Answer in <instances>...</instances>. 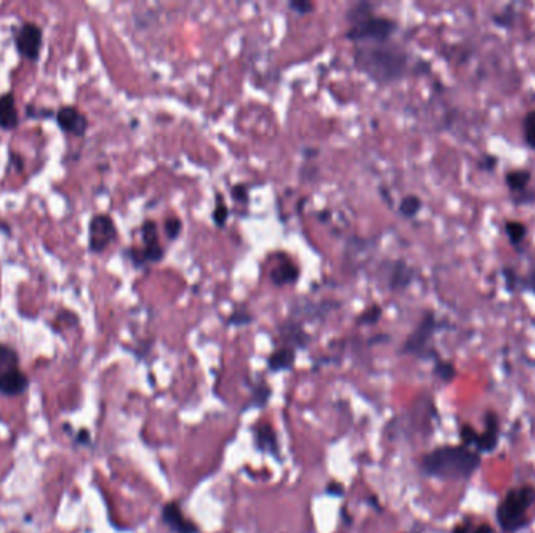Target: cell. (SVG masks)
Instances as JSON below:
<instances>
[{
	"mask_svg": "<svg viewBox=\"0 0 535 533\" xmlns=\"http://www.w3.org/2000/svg\"><path fill=\"white\" fill-rule=\"evenodd\" d=\"M355 69L377 85H391L408 72V54L393 42L357 44L354 47Z\"/></svg>",
	"mask_w": 535,
	"mask_h": 533,
	"instance_id": "6da1fadb",
	"label": "cell"
},
{
	"mask_svg": "<svg viewBox=\"0 0 535 533\" xmlns=\"http://www.w3.org/2000/svg\"><path fill=\"white\" fill-rule=\"evenodd\" d=\"M482 464V457L464 445L438 446L420 460V472L440 480H468Z\"/></svg>",
	"mask_w": 535,
	"mask_h": 533,
	"instance_id": "7a4b0ae2",
	"label": "cell"
},
{
	"mask_svg": "<svg viewBox=\"0 0 535 533\" xmlns=\"http://www.w3.org/2000/svg\"><path fill=\"white\" fill-rule=\"evenodd\" d=\"M349 28L345 32V40L357 44L389 42L396 33L398 22L386 16H377L374 5L369 2H357L346 11Z\"/></svg>",
	"mask_w": 535,
	"mask_h": 533,
	"instance_id": "3957f363",
	"label": "cell"
},
{
	"mask_svg": "<svg viewBox=\"0 0 535 533\" xmlns=\"http://www.w3.org/2000/svg\"><path fill=\"white\" fill-rule=\"evenodd\" d=\"M535 504V488L522 485L512 488L496 507V522L502 533H518L531 524L529 510Z\"/></svg>",
	"mask_w": 535,
	"mask_h": 533,
	"instance_id": "277c9868",
	"label": "cell"
},
{
	"mask_svg": "<svg viewBox=\"0 0 535 533\" xmlns=\"http://www.w3.org/2000/svg\"><path fill=\"white\" fill-rule=\"evenodd\" d=\"M440 330V322L437 321L432 311L422 314L418 324L412 330V333L405 338L403 346L399 349L401 355H413L426 362H437L442 358L438 350L434 348V336Z\"/></svg>",
	"mask_w": 535,
	"mask_h": 533,
	"instance_id": "5b68a950",
	"label": "cell"
},
{
	"mask_svg": "<svg viewBox=\"0 0 535 533\" xmlns=\"http://www.w3.org/2000/svg\"><path fill=\"white\" fill-rule=\"evenodd\" d=\"M485 430L479 433L470 424H462L459 429V437L462 445L476 450L478 454H493L500 446L501 424L496 411L487 410L484 415Z\"/></svg>",
	"mask_w": 535,
	"mask_h": 533,
	"instance_id": "8992f818",
	"label": "cell"
},
{
	"mask_svg": "<svg viewBox=\"0 0 535 533\" xmlns=\"http://www.w3.org/2000/svg\"><path fill=\"white\" fill-rule=\"evenodd\" d=\"M141 241L143 247H130L127 249V257L135 268H143L146 265H157L163 261L166 255L165 247L160 243L159 225L152 219H146L141 225Z\"/></svg>",
	"mask_w": 535,
	"mask_h": 533,
	"instance_id": "52a82bcc",
	"label": "cell"
},
{
	"mask_svg": "<svg viewBox=\"0 0 535 533\" xmlns=\"http://www.w3.org/2000/svg\"><path fill=\"white\" fill-rule=\"evenodd\" d=\"M117 238V227L113 217L108 214H94L88 224V249L93 253H102Z\"/></svg>",
	"mask_w": 535,
	"mask_h": 533,
	"instance_id": "ba28073f",
	"label": "cell"
},
{
	"mask_svg": "<svg viewBox=\"0 0 535 533\" xmlns=\"http://www.w3.org/2000/svg\"><path fill=\"white\" fill-rule=\"evenodd\" d=\"M14 46L18 54L28 62H38L42 49V30L33 22H24L14 33Z\"/></svg>",
	"mask_w": 535,
	"mask_h": 533,
	"instance_id": "9c48e42d",
	"label": "cell"
},
{
	"mask_svg": "<svg viewBox=\"0 0 535 533\" xmlns=\"http://www.w3.org/2000/svg\"><path fill=\"white\" fill-rule=\"evenodd\" d=\"M252 440H254V449L260 454L272 457L274 460H282V449L277 432L270 421L260 419L258 423L252 425Z\"/></svg>",
	"mask_w": 535,
	"mask_h": 533,
	"instance_id": "30bf717a",
	"label": "cell"
},
{
	"mask_svg": "<svg viewBox=\"0 0 535 533\" xmlns=\"http://www.w3.org/2000/svg\"><path fill=\"white\" fill-rule=\"evenodd\" d=\"M161 522L173 533H200L199 525L183 513L182 505L177 500H168L161 507Z\"/></svg>",
	"mask_w": 535,
	"mask_h": 533,
	"instance_id": "8fae6325",
	"label": "cell"
},
{
	"mask_svg": "<svg viewBox=\"0 0 535 533\" xmlns=\"http://www.w3.org/2000/svg\"><path fill=\"white\" fill-rule=\"evenodd\" d=\"M55 119L59 129L74 137H85L88 130V118L74 105H64L55 113Z\"/></svg>",
	"mask_w": 535,
	"mask_h": 533,
	"instance_id": "7c38bea8",
	"label": "cell"
},
{
	"mask_svg": "<svg viewBox=\"0 0 535 533\" xmlns=\"http://www.w3.org/2000/svg\"><path fill=\"white\" fill-rule=\"evenodd\" d=\"M279 336L282 346L293 348L296 350L307 349L309 344L311 343V336L306 332V328L302 327L301 322L294 319H287L285 322H282L279 327Z\"/></svg>",
	"mask_w": 535,
	"mask_h": 533,
	"instance_id": "4fadbf2b",
	"label": "cell"
},
{
	"mask_svg": "<svg viewBox=\"0 0 535 533\" xmlns=\"http://www.w3.org/2000/svg\"><path fill=\"white\" fill-rule=\"evenodd\" d=\"M280 258L282 260L271 268L270 280L279 288L287 287V285H294L301 277L299 266L288 257H285V255H280Z\"/></svg>",
	"mask_w": 535,
	"mask_h": 533,
	"instance_id": "5bb4252c",
	"label": "cell"
},
{
	"mask_svg": "<svg viewBox=\"0 0 535 533\" xmlns=\"http://www.w3.org/2000/svg\"><path fill=\"white\" fill-rule=\"evenodd\" d=\"M28 388V377L19 367L0 372V394L14 397L21 396Z\"/></svg>",
	"mask_w": 535,
	"mask_h": 533,
	"instance_id": "9a60e30c",
	"label": "cell"
},
{
	"mask_svg": "<svg viewBox=\"0 0 535 533\" xmlns=\"http://www.w3.org/2000/svg\"><path fill=\"white\" fill-rule=\"evenodd\" d=\"M297 350L288 346H279L266 358V366L270 372L292 371L296 365Z\"/></svg>",
	"mask_w": 535,
	"mask_h": 533,
	"instance_id": "2e32d148",
	"label": "cell"
},
{
	"mask_svg": "<svg viewBox=\"0 0 535 533\" xmlns=\"http://www.w3.org/2000/svg\"><path fill=\"white\" fill-rule=\"evenodd\" d=\"M415 271L412 266L407 265L404 260H396L391 263L390 275H389V290L390 291H403L410 287L413 282Z\"/></svg>",
	"mask_w": 535,
	"mask_h": 533,
	"instance_id": "e0dca14e",
	"label": "cell"
},
{
	"mask_svg": "<svg viewBox=\"0 0 535 533\" xmlns=\"http://www.w3.org/2000/svg\"><path fill=\"white\" fill-rule=\"evenodd\" d=\"M19 125L16 99L11 91L0 94V129L11 130Z\"/></svg>",
	"mask_w": 535,
	"mask_h": 533,
	"instance_id": "ac0fdd59",
	"label": "cell"
},
{
	"mask_svg": "<svg viewBox=\"0 0 535 533\" xmlns=\"http://www.w3.org/2000/svg\"><path fill=\"white\" fill-rule=\"evenodd\" d=\"M271 397H272V388L268 385L265 380L254 382V385H252L251 388V397L244 410H249V408L262 410L268 403H270Z\"/></svg>",
	"mask_w": 535,
	"mask_h": 533,
	"instance_id": "d6986e66",
	"label": "cell"
},
{
	"mask_svg": "<svg viewBox=\"0 0 535 533\" xmlns=\"http://www.w3.org/2000/svg\"><path fill=\"white\" fill-rule=\"evenodd\" d=\"M529 183H531V172L526 169H514L505 174V185H507L509 190L514 194L526 191Z\"/></svg>",
	"mask_w": 535,
	"mask_h": 533,
	"instance_id": "ffe728a7",
	"label": "cell"
},
{
	"mask_svg": "<svg viewBox=\"0 0 535 533\" xmlns=\"http://www.w3.org/2000/svg\"><path fill=\"white\" fill-rule=\"evenodd\" d=\"M432 372L438 380L443 382V384H451V382H454L457 377V367L454 366V363L443 358H438L437 362H434Z\"/></svg>",
	"mask_w": 535,
	"mask_h": 533,
	"instance_id": "44dd1931",
	"label": "cell"
},
{
	"mask_svg": "<svg viewBox=\"0 0 535 533\" xmlns=\"http://www.w3.org/2000/svg\"><path fill=\"white\" fill-rule=\"evenodd\" d=\"M421 208H422V200L418 196H415V194H408V196H405L399 202V207H398L399 214L407 217V219L415 217L421 212Z\"/></svg>",
	"mask_w": 535,
	"mask_h": 533,
	"instance_id": "7402d4cb",
	"label": "cell"
},
{
	"mask_svg": "<svg viewBox=\"0 0 535 533\" xmlns=\"http://www.w3.org/2000/svg\"><path fill=\"white\" fill-rule=\"evenodd\" d=\"M229 207L226 204L224 200V196H222L221 193H217V202H214V207H213V212H212V219L214 222V225L217 227L222 229L226 227V224L229 221Z\"/></svg>",
	"mask_w": 535,
	"mask_h": 533,
	"instance_id": "603a6c76",
	"label": "cell"
},
{
	"mask_svg": "<svg viewBox=\"0 0 535 533\" xmlns=\"http://www.w3.org/2000/svg\"><path fill=\"white\" fill-rule=\"evenodd\" d=\"M19 367V355L11 346L0 343V372Z\"/></svg>",
	"mask_w": 535,
	"mask_h": 533,
	"instance_id": "cb8c5ba5",
	"label": "cell"
},
{
	"mask_svg": "<svg viewBox=\"0 0 535 533\" xmlns=\"http://www.w3.org/2000/svg\"><path fill=\"white\" fill-rule=\"evenodd\" d=\"M382 306L373 304L369 305L368 309L363 310L359 316L355 318V324L357 326H374L382 318Z\"/></svg>",
	"mask_w": 535,
	"mask_h": 533,
	"instance_id": "d4e9b609",
	"label": "cell"
},
{
	"mask_svg": "<svg viewBox=\"0 0 535 533\" xmlns=\"http://www.w3.org/2000/svg\"><path fill=\"white\" fill-rule=\"evenodd\" d=\"M505 234H507V238L510 244L518 246L524 241V236L527 234L526 225L517 221H507L505 222Z\"/></svg>",
	"mask_w": 535,
	"mask_h": 533,
	"instance_id": "484cf974",
	"label": "cell"
},
{
	"mask_svg": "<svg viewBox=\"0 0 535 533\" xmlns=\"http://www.w3.org/2000/svg\"><path fill=\"white\" fill-rule=\"evenodd\" d=\"M254 322V316L246 309H238L230 313V316L226 319V326L229 327H244Z\"/></svg>",
	"mask_w": 535,
	"mask_h": 533,
	"instance_id": "4316f807",
	"label": "cell"
},
{
	"mask_svg": "<svg viewBox=\"0 0 535 533\" xmlns=\"http://www.w3.org/2000/svg\"><path fill=\"white\" fill-rule=\"evenodd\" d=\"M183 230V222L178 216L176 214H171L168 216L165 219V234H166V238L168 241L174 243L178 239V236H180Z\"/></svg>",
	"mask_w": 535,
	"mask_h": 533,
	"instance_id": "83f0119b",
	"label": "cell"
},
{
	"mask_svg": "<svg viewBox=\"0 0 535 533\" xmlns=\"http://www.w3.org/2000/svg\"><path fill=\"white\" fill-rule=\"evenodd\" d=\"M523 134L526 144L535 150V110L527 113L523 119Z\"/></svg>",
	"mask_w": 535,
	"mask_h": 533,
	"instance_id": "f1b7e54d",
	"label": "cell"
},
{
	"mask_svg": "<svg viewBox=\"0 0 535 533\" xmlns=\"http://www.w3.org/2000/svg\"><path fill=\"white\" fill-rule=\"evenodd\" d=\"M230 196L236 202V204H249V188L244 183H236L230 188Z\"/></svg>",
	"mask_w": 535,
	"mask_h": 533,
	"instance_id": "f546056e",
	"label": "cell"
},
{
	"mask_svg": "<svg viewBox=\"0 0 535 533\" xmlns=\"http://www.w3.org/2000/svg\"><path fill=\"white\" fill-rule=\"evenodd\" d=\"M288 6L293 11H296L297 14H301V16H304V14H309V13H313L315 8H316L315 4L307 2V0H293V2L288 4Z\"/></svg>",
	"mask_w": 535,
	"mask_h": 533,
	"instance_id": "4dcf8cb0",
	"label": "cell"
},
{
	"mask_svg": "<svg viewBox=\"0 0 535 533\" xmlns=\"http://www.w3.org/2000/svg\"><path fill=\"white\" fill-rule=\"evenodd\" d=\"M345 491H346L345 485L337 482V480H330V482H327V485L324 488V493L330 498H343Z\"/></svg>",
	"mask_w": 535,
	"mask_h": 533,
	"instance_id": "1f68e13d",
	"label": "cell"
},
{
	"mask_svg": "<svg viewBox=\"0 0 535 533\" xmlns=\"http://www.w3.org/2000/svg\"><path fill=\"white\" fill-rule=\"evenodd\" d=\"M501 274H502L504 280H505V288H507V291H515L517 285H518V275L515 273V269L502 268Z\"/></svg>",
	"mask_w": 535,
	"mask_h": 533,
	"instance_id": "d6a6232c",
	"label": "cell"
},
{
	"mask_svg": "<svg viewBox=\"0 0 535 533\" xmlns=\"http://www.w3.org/2000/svg\"><path fill=\"white\" fill-rule=\"evenodd\" d=\"M514 202H515L517 205L534 204V202H535V193H534V191H529V188H527V190L523 191V193L514 194Z\"/></svg>",
	"mask_w": 535,
	"mask_h": 533,
	"instance_id": "836d02e7",
	"label": "cell"
},
{
	"mask_svg": "<svg viewBox=\"0 0 535 533\" xmlns=\"http://www.w3.org/2000/svg\"><path fill=\"white\" fill-rule=\"evenodd\" d=\"M509 10L504 11V13L496 14V16L493 18V22H495V24L497 27H509V25H512V21H514V11L510 13Z\"/></svg>",
	"mask_w": 535,
	"mask_h": 533,
	"instance_id": "e575fe53",
	"label": "cell"
},
{
	"mask_svg": "<svg viewBox=\"0 0 535 533\" xmlns=\"http://www.w3.org/2000/svg\"><path fill=\"white\" fill-rule=\"evenodd\" d=\"M496 164H497L496 156L490 155V154L482 155V159L478 161V166H479L482 171H493V169L496 168Z\"/></svg>",
	"mask_w": 535,
	"mask_h": 533,
	"instance_id": "d590c367",
	"label": "cell"
},
{
	"mask_svg": "<svg viewBox=\"0 0 535 533\" xmlns=\"http://www.w3.org/2000/svg\"><path fill=\"white\" fill-rule=\"evenodd\" d=\"M52 113L54 111L47 108H38V107H33V105H27L28 118H50Z\"/></svg>",
	"mask_w": 535,
	"mask_h": 533,
	"instance_id": "8d00e7d4",
	"label": "cell"
},
{
	"mask_svg": "<svg viewBox=\"0 0 535 533\" xmlns=\"http://www.w3.org/2000/svg\"><path fill=\"white\" fill-rule=\"evenodd\" d=\"M473 521L470 520V517H465V520L462 522H459L457 525H454L452 527L451 533H471L473 532Z\"/></svg>",
	"mask_w": 535,
	"mask_h": 533,
	"instance_id": "74e56055",
	"label": "cell"
},
{
	"mask_svg": "<svg viewBox=\"0 0 535 533\" xmlns=\"http://www.w3.org/2000/svg\"><path fill=\"white\" fill-rule=\"evenodd\" d=\"M76 441L79 442V445H81V446H88L89 442H91V437H89V432L85 430V429H81V430L77 433Z\"/></svg>",
	"mask_w": 535,
	"mask_h": 533,
	"instance_id": "f35d334b",
	"label": "cell"
},
{
	"mask_svg": "<svg viewBox=\"0 0 535 533\" xmlns=\"http://www.w3.org/2000/svg\"><path fill=\"white\" fill-rule=\"evenodd\" d=\"M471 533H497V532L490 524L481 522L479 525H476V527H473Z\"/></svg>",
	"mask_w": 535,
	"mask_h": 533,
	"instance_id": "ab89813d",
	"label": "cell"
},
{
	"mask_svg": "<svg viewBox=\"0 0 535 533\" xmlns=\"http://www.w3.org/2000/svg\"><path fill=\"white\" fill-rule=\"evenodd\" d=\"M527 285H529V288L535 292V268L531 271L529 274V280H527Z\"/></svg>",
	"mask_w": 535,
	"mask_h": 533,
	"instance_id": "60d3db41",
	"label": "cell"
}]
</instances>
